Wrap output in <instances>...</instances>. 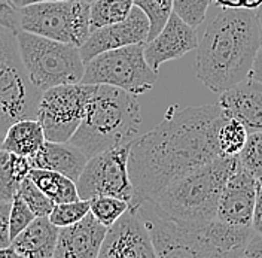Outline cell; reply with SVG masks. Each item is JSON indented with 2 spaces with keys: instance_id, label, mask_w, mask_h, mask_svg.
Masks as SVG:
<instances>
[{
  "instance_id": "6da1fadb",
  "label": "cell",
  "mask_w": 262,
  "mask_h": 258,
  "mask_svg": "<svg viewBox=\"0 0 262 258\" xmlns=\"http://www.w3.org/2000/svg\"><path fill=\"white\" fill-rule=\"evenodd\" d=\"M227 115L219 103L171 106L154 130L130 144L131 209L150 202L170 182L222 155L217 133Z\"/></svg>"
},
{
  "instance_id": "7a4b0ae2",
  "label": "cell",
  "mask_w": 262,
  "mask_h": 258,
  "mask_svg": "<svg viewBox=\"0 0 262 258\" xmlns=\"http://www.w3.org/2000/svg\"><path fill=\"white\" fill-rule=\"evenodd\" d=\"M198 34L196 76L213 93L249 78L262 45L256 9L221 8L204 19Z\"/></svg>"
},
{
  "instance_id": "3957f363",
  "label": "cell",
  "mask_w": 262,
  "mask_h": 258,
  "mask_svg": "<svg viewBox=\"0 0 262 258\" xmlns=\"http://www.w3.org/2000/svg\"><path fill=\"white\" fill-rule=\"evenodd\" d=\"M136 210L146 221L157 257H243L253 231L252 227L231 226L219 218L200 223L164 218L146 203Z\"/></svg>"
},
{
  "instance_id": "277c9868",
  "label": "cell",
  "mask_w": 262,
  "mask_h": 258,
  "mask_svg": "<svg viewBox=\"0 0 262 258\" xmlns=\"http://www.w3.org/2000/svg\"><path fill=\"white\" fill-rule=\"evenodd\" d=\"M142 124L136 94L98 84L81 124L69 142L91 158L100 152L130 144Z\"/></svg>"
},
{
  "instance_id": "5b68a950",
  "label": "cell",
  "mask_w": 262,
  "mask_h": 258,
  "mask_svg": "<svg viewBox=\"0 0 262 258\" xmlns=\"http://www.w3.org/2000/svg\"><path fill=\"white\" fill-rule=\"evenodd\" d=\"M238 155H219L170 182L146 205L164 218L200 223L217 218L222 190Z\"/></svg>"
},
{
  "instance_id": "8992f818",
  "label": "cell",
  "mask_w": 262,
  "mask_h": 258,
  "mask_svg": "<svg viewBox=\"0 0 262 258\" xmlns=\"http://www.w3.org/2000/svg\"><path fill=\"white\" fill-rule=\"evenodd\" d=\"M16 39L29 76L40 93L82 81L85 63L78 47L26 30L16 33Z\"/></svg>"
},
{
  "instance_id": "52a82bcc",
  "label": "cell",
  "mask_w": 262,
  "mask_h": 258,
  "mask_svg": "<svg viewBox=\"0 0 262 258\" xmlns=\"http://www.w3.org/2000/svg\"><path fill=\"white\" fill-rule=\"evenodd\" d=\"M40 91L33 85L16 33L0 26V137L15 121L37 118Z\"/></svg>"
},
{
  "instance_id": "ba28073f",
  "label": "cell",
  "mask_w": 262,
  "mask_h": 258,
  "mask_svg": "<svg viewBox=\"0 0 262 258\" xmlns=\"http://www.w3.org/2000/svg\"><path fill=\"white\" fill-rule=\"evenodd\" d=\"M21 30L81 48L91 33V5L83 0H52L18 9Z\"/></svg>"
},
{
  "instance_id": "9c48e42d",
  "label": "cell",
  "mask_w": 262,
  "mask_h": 258,
  "mask_svg": "<svg viewBox=\"0 0 262 258\" xmlns=\"http://www.w3.org/2000/svg\"><path fill=\"white\" fill-rule=\"evenodd\" d=\"M158 72L145 57V44H134L104 51L85 63L83 84H104L122 88L131 94H145L157 82Z\"/></svg>"
},
{
  "instance_id": "30bf717a",
  "label": "cell",
  "mask_w": 262,
  "mask_h": 258,
  "mask_svg": "<svg viewBox=\"0 0 262 258\" xmlns=\"http://www.w3.org/2000/svg\"><path fill=\"white\" fill-rule=\"evenodd\" d=\"M96 84H63L45 90L37 106L45 137L51 142H69L81 124Z\"/></svg>"
},
{
  "instance_id": "8fae6325",
  "label": "cell",
  "mask_w": 262,
  "mask_h": 258,
  "mask_svg": "<svg viewBox=\"0 0 262 258\" xmlns=\"http://www.w3.org/2000/svg\"><path fill=\"white\" fill-rule=\"evenodd\" d=\"M130 144L107 149L88 158L81 176L76 181L79 199L90 200L97 195H114L131 203L133 184L128 173Z\"/></svg>"
},
{
  "instance_id": "7c38bea8",
  "label": "cell",
  "mask_w": 262,
  "mask_h": 258,
  "mask_svg": "<svg viewBox=\"0 0 262 258\" xmlns=\"http://www.w3.org/2000/svg\"><path fill=\"white\" fill-rule=\"evenodd\" d=\"M100 258H154L157 257L146 221L136 209L125 210L107 227L100 249Z\"/></svg>"
},
{
  "instance_id": "4fadbf2b",
  "label": "cell",
  "mask_w": 262,
  "mask_h": 258,
  "mask_svg": "<svg viewBox=\"0 0 262 258\" xmlns=\"http://www.w3.org/2000/svg\"><path fill=\"white\" fill-rule=\"evenodd\" d=\"M149 29L150 24L146 14L134 5L128 16L122 21L98 27L90 33L88 39L79 48L82 60L86 63L104 51L134 44H146L149 39Z\"/></svg>"
},
{
  "instance_id": "5bb4252c",
  "label": "cell",
  "mask_w": 262,
  "mask_h": 258,
  "mask_svg": "<svg viewBox=\"0 0 262 258\" xmlns=\"http://www.w3.org/2000/svg\"><path fill=\"white\" fill-rule=\"evenodd\" d=\"M256 199V177L237 162L222 190L217 218L231 226L252 227Z\"/></svg>"
},
{
  "instance_id": "9a60e30c",
  "label": "cell",
  "mask_w": 262,
  "mask_h": 258,
  "mask_svg": "<svg viewBox=\"0 0 262 258\" xmlns=\"http://www.w3.org/2000/svg\"><path fill=\"white\" fill-rule=\"evenodd\" d=\"M198 47V29L171 14L163 30L145 44V57L149 66L158 72L165 62L182 58Z\"/></svg>"
},
{
  "instance_id": "2e32d148",
  "label": "cell",
  "mask_w": 262,
  "mask_h": 258,
  "mask_svg": "<svg viewBox=\"0 0 262 258\" xmlns=\"http://www.w3.org/2000/svg\"><path fill=\"white\" fill-rule=\"evenodd\" d=\"M106 233L107 227L90 212L81 221L60 228L54 257L97 258Z\"/></svg>"
},
{
  "instance_id": "e0dca14e",
  "label": "cell",
  "mask_w": 262,
  "mask_h": 258,
  "mask_svg": "<svg viewBox=\"0 0 262 258\" xmlns=\"http://www.w3.org/2000/svg\"><path fill=\"white\" fill-rule=\"evenodd\" d=\"M219 105L229 118L238 120L247 131H262V82L247 78L224 91Z\"/></svg>"
},
{
  "instance_id": "ac0fdd59",
  "label": "cell",
  "mask_w": 262,
  "mask_h": 258,
  "mask_svg": "<svg viewBox=\"0 0 262 258\" xmlns=\"http://www.w3.org/2000/svg\"><path fill=\"white\" fill-rule=\"evenodd\" d=\"M32 169H45L63 173L75 182L79 179L88 157L72 142L45 141L32 157H29Z\"/></svg>"
},
{
  "instance_id": "d6986e66",
  "label": "cell",
  "mask_w": 262,
  "mask_h": 258,
  "mask_svg": "<svg viewBox=\"0 0 262 258\" xmlns=\"http://www.w3.org/2000/svg\"><path fill=\"white\" fill-rule=\"evenodd\" d=\"M60 227L51 223L49 216H36L29 226L12 239V249L21 258L54 257Z\"/></svg>"
},
{
  "instance_id": "ffe728a7",
  "label": "cell",
  "mask_w": 262,
  "mask_h": 258,
  "mask_svg": "<svg viewBox=\"0 0 262 258\" xmlns=\"http://www.w3.org/2000/svg\"><path fill=\"white\" fill-rule=\"evenodd\" d=\"M47 137L40 121L37 118H24L9 126L0 142V149L29 158L43 145Z\"/></svg>"
},
{
  "instance_id": "44dd1931",
  "label": "cell",
  "mask_w": 262,
  "mask_h": 258,
  "mask_svg": "<svg viewBox=\"0 0 262 258\" xmlns=\"http://www.w3.org/2000/svg\"><path fill=\"white\" fill-rule=\"evenodd\" d=\"M32 166L27 157L0 149V200L12 202L21 182L29 176Z\"/></svg>"
},
{
  "instance_id": "7402d4cb",
  "label": "cell",
  "mask_w": 262,
  "mask_h": 258,
  "mask_svg": "<svg viewBox=\"0 0 262 258\" xmlns=\"http://www.w3.org/2000/svg\"><path fill=\"white\" fill-rule=\"evenodd\" d=\"M29 176L40 188V191H43L49 200L54 202V205L79 199L76 182L63 173L45 169H32Z\"/></svg>"
},
{
  "instance_id": "603a6c76",
  "label": "cell",
  "mask_w": 262,
  "mask_h": 258,
  "mask_svg": "<svg viewBox=\"0 0 262 258\" xmlns=\"http://www.w3.org/2000/svg\"><path fill=\"white\" fill-rule=\"evenodd\" d=\"M134 0H94L91 3V32L127 18Z\"/></svg>"
},
{
  "instance_id": "cb8c5ba5",
  "label": "cell",
  "mask_w": 262,
  "mask_h": 258,
  "mask_svg": "<svg viewBox=\"0 0 262 258\" xmlns=\"http://www.w3.org/2000/svg\"><path fill=\"white\" fill-rule=\"evenodd\" d=\"M249 131L245 126L235 120L229 118L224 121L217 133V145L222 155H238V152L243 149L246 141H247Z\"/></svg>"
},
{
  "instance_id": "d4e9b609",
  "label": "cell",
  "mask_w": 262,
  "mask_h": 258,
  "mask_svg": "<svg viewBox=\"0 0 262 258\" xmlns=\"http://www.w3.org/2000/svg\"><path fill=\"white\" fill-rule=\"evenodd\" d=\"M130 208L127 200L114 195H97L90 199V212L106 227H111L115 221Z\"/></svg>"
},
{
  "instance_id": "484cf974",
  "label": "cell",
  "mask_w": 262,
  "mask_h": 258,
  "mask_svg": "<svg viewBox=\"0 0 262 258\" xmlns=\"http://www.w3.org/2000/svg\"><path fill=\"white\" fill-rule=\"evenodd\" d=\"M134 5L140 8L149 19L150 29L147 41L163 30L165 23L173 14V0H134Z\"/></svg>"
},
{
  "instance_id": "4316f807",
  "label": "cell",
  "mask_w": 262,
  "mask_h": 258,
  "mask_svg": "<svg viewBox=\"0 0 262 258\" xmlns=\"http://www.w3.org/2000/svg\"><path fill=\"white\" fill-rule=\"evenodd\" d=\"M90 213V200L78 199L73 202L57 203L49 213V220L57 227H67L81 221L82 218Z\"/></svg>"
},
{
  "instance_id": "83f0119b",
  "label": "cell",
  "mask_w": 262,
  "mask_h": 258,
  "mask_svg": "<svg viewBox=\"0 0 262 258\" xmlns=\"http://www.w3.org/2000/svg\"><path fill=\"white\" fill-rule=\"evenodd\" d=\"M18 195L26 202L36 216H49L51 210L54 209V202L40 191V188L33 182L30 176H27L18 188Z\"/></svg>"
},
{
  "instance_id": "f1b7e54d",
  "label": "cell",
  "mask_w": 262,
  "mask_h": 258,
  "mask_svg": "<svg viewBox=\"0 0 262 258\" xmlns=\"http://www.w3.org/2000/svg\"><path fill=\"white\" fill-rule=\"evenodd\" d=\"M238 160L253 176L262 177V131H250L243 149L238 152Z\"/></svg>"
},
{
  "instance_id": "f546056e",
  "label": "cell",
  "mask_w": 262,
  "mask_h": 258,
  "mask_svg": "<svg viewBox=\"0 0 262 258\" xmlns=\"http://www.w3.org/2000/svg\"><path fill=\"white\" fill-rule=\"evenodd\" d=\"M213 2L214 0H173V12L198 29L204 23Z\"/></svg>"
},
{
  "instance_id": "4dcf8cb0",
  "label": "cell",
  "mask_w": 262,
  "mask_h": 258,
  "mask_svg": "<svg viewBox=\"0 0 262 258\" xmlns=\"http://www.w3.org/2000/svg\"><path fill=\"white\" fill-rule=\"evenodd\" d=\"M36 218L30 208L26 205V202L15 194V197L11 202V213H9V230L11 237L14 239L16 234H19L26 227Z\"/></svg>"
},
{
  "instance_id": "1f68e13d",
  "label": "cell",
  "mask_w": 262,
  "mask_h": 258,
  "mask_svg": "<svg viewBox=\"0 0 262 258\" xmlns=\"http://www.w3.org/2000/svg\"><path fill=\"white\" fill-rule=\"evenodd\" d=\"M0 26H5L15 33L21 30L18 9L11 3V0H0Z\"/></svg>"
},
{
  "instance_id": "d6a6232c",
  "label": "cell",
  "mask_w": 262,
  "mask_h": 258,
  "mask_svg": "<svg viewBox=\"0 0 262 258\" xmlns=\"http://www.w3.org/2000/svg\"><path fill=\"white\" fill-rule=\"evenodd\" d=\"M9 213H11V202L0 200V249L9 248L12 245L11 230H9Z\"/></svg>"
},
{
  "instance_id": "836d02e7",
  "label": "cell",
  "mask_w": 262,
  "mask_h": 258,
  "mask_svg": "<svg viewBox=\"0 0 262 258\" xmlns=\"http://www.w3.org/2000/svg\"><path fill=\"white\" fill-rule=\"evenodd\" d=\"M252 228L255 231L262 233V177L256 179V199H255V209L252 218Z\"/></svg>"
},
{
  "instance_id": "e575fe53",
  "label": "cell",
  "mask_w": 262,
  "mask_h": 258,
  "mask_svg": "<svg viewBox=\"0 0 262 258\" xmlns=\"http://www.w3.org/2000/svg\"><path fill=\"white\" fill-rule=\"evenodd\" d=\"M243 257L246 258H262V233L259 231H252L247 245L245 248V252H243Z\"/></svg>"
},
{
  "instance_id": "d590c367",
  "label": "cell",
  "mask_w": 262,
  "mask_h": 258,
  "mask_svg": "<svg viewBox=\"0 0 262 258\" xmlns=\"http://www.w3.org/2000/svg\"><path fill=\"white\" fill-rule=\"evenodd\" d=\"M221 8H238V9H258L262 0H214Z\"/></svg>"
},
{
  "instance_id": "8d00e7d4",
  "label": "cell",
  "mask_w": 262,
  "mask_h": 258,
  "mask_svg": "<svg viewBox=\"0 0 262 258\" xmlns=\"http://www.w3.org/2000/svg\"><path fill=\"white\" fill-rule=\"evenodd\" d=\"M249 78L262 82V45L259 51H258V54H256V58H255V63H253V67L250 70Z\"/></svg>"
},
{
  "instance_id": "74e56055",
  "label": "cell",
  "mask_w": 262,
  "mask_h": 258,
  "mask_svg": "<svg viewBox=\"0 0 262 258\" xmlns=\"http://www.w3.org/2000/svg\"><path fill=\"white\" fill-rule=\"evenodd\" d=\"M43 2H52V0H11V3L15 6L16 9L24 8V6H30V5H36V3H43Z\"/></svg>"
},
{
  "instance_id": "f35d334b",
  "label": "cell",
  "mask_w": 262,
  "mask_h": 258,
  "mask_svg": "<svg viewBox=\"0 0 262 258\" xmlns=\"http://www.w3.org/2000/svg\"><path fill=\"white\" fill-rule=\"evenodd\" d=\"M12 257H18V255L15 254V251L12 249V246L0 249V258H12Z\"/></svg>"
},
{
  "instance_id": "ab89813d",
  "label": "cell",
  "mask_w": 262,
  "mask_h": 258,
  "mask_svg": "<svg viewBox=\"0 0 262 258\" xmlns=\"http://www.w3.org/2000/svg\"><path fill=\"white\" fill-rule=\"evenodd\" d=\"M256 14H258V19H259V24H261V30H262V3L259 5V8L256 9Z\"/></svg>"
},
{
  "instance_id": "60d3db41",
  "label": "cell",
  "mask_w": 262,
  "mask_h": 258,
  "mask_svg": "<svg viewBox=\"0 0 262 258\" xmlns=\"http://www.w3.org/2000/svg\"><path fill=\"white\" fill-rule=\"evenodd\" d=\"M83 2H86V3H90V5H91V3H93L94 0H83Z\"/></svg>"
},
{
  "instance_id": "b9f144b4",
  "label": "cell",
  "mask_w": 262,
  "mask_h": 258,
  "mask_svg": "<svg viewBox=\"0 0 262 258\" xmlns=\"http://www.w3.org/2000/svg\"><path fill=\"white\" fill-rule=\"evenodd\" d=\"M0 142H2V137H0Z\"/></svg>"
}]
</instances>
